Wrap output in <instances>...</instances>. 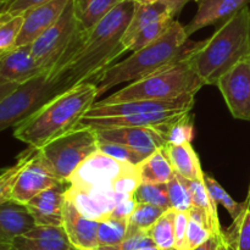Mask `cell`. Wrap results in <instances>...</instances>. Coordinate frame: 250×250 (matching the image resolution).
I'll list each match as a JSON object with an SVG mask.
<instances>
[{"label": "cell", "instance_id": "1", "mask_svg": "<svg viewBox=\"0 0 250 250\" xmlns=\"http://www.w3.org/2000/svg\"><path fill=\"white\" fill-rule=\"evenodd\" d=\"M136 0H122L97 24L87 29L72 58L51 77L63 89L80 83L93 82L95 77L111 66L125 53V32L136 9Z\"/></svg>", "mask_w": 250, "mask_h": 250}, {"label": "cell", "instance_id": "2", "mask_svg": "<svg viewBox=\"0 0 250 250\" xmlns=\"http://www.w3.org/2000/svg\"><path fill=\"white\" fill-rule=\"evenodd\" d=\"M185 26L176 20L166 33L153 43L133 51L131 56L121 62L111 65L93 80L98 97L126 82H136L154 75L183 59L192 55L204 44L190 42Z\"/></svg>", "mask_w": 250, "mask_h": 250}, {"label": "cell", "instance_id": "3", "mask_svg": "<svg viewBox=\"0 0 250 250\" xmlns=\"http://www.w3.org/2000/svg\"><path fill=\"white\" fill-rule=\"evenodd\" d=\"M98 98L94 83L84 82L68 88L39 107L15 127L14 137L32 148H42L72 131Z\"/></svg>", "mask_w": 250, "mask_h": 250}, {"label": "cell", "instance_id": "4", "mask_svg": "<svg viewBox=\"0 0 250 250\" xmlns=\"http://www.w3.org/2000/svg\"><path fill=\"white\" fill-rule=\"evenodd\" d=\"M249 56L250 7L246 6L204 41L192 54V62L204 84L216 85L227 71Z\"/></svg>", "mask_w": 250, "mask_h": 250}, {"label": "cell", "instance_id": "5", "mask_svg": "<svg viewBox=\"0 0 250 250\" xmlns=\"http://www.w3.org/2000/svg\"><path fill=\"white\" fill-rule=\"evenodd\" d=\"M204 85L195 71L192 55L143 80L131 82L97 104H117L134 100H170L194 97Z\"/></svg>", "mask_w": 250, "mask_h": 250}, {"label": "cell", "instance_id": "6", "mask_svg": "<svg viewBox=\"0 0 250 250\" xmlns=\"http://www.w3.org/2000/svg\"><path fill=\"white\" fill-rule=\"evenodd\" d=\"M84 33L76 16L73 0H70L58 21L31 44L34 59L44 73L58 72L76 53Z\"/></svg>", "mask_w": 250, "mask_h": 250}, {"label": "cell", "instance_id": "7", "mask_svg": "<svg viewBox=\"0 0 250 250\" xmlns=\"http://www.w3.org/2000/svg\"><path fill=\"white\" fill-rule=\"evenodd\" d=\"M61 182H67L76 168L92 154L99 150L97 131L77 126L38 149Z\"/></svg>", "mask_w": 250, "mask_h": 250}, {"label": "cell", "instance_id": "8", "mask_svg": "<svg viewBox=\"0 0 250 250\" xmlns=\"http://www.w3.org/2000/svg\"><path fill=\"white\" fill-rule=\"evenodd\" d=\"M62 92V84L46 73L20 84L0 102V132L16 127Z\"/></svg>", "mask_w": 250, "mask_h": 250}, {"label": "cell", "instance_id": "9", "mask_svg": "<svg viewBox=\"0 0 250 250\" xmlns=\"http://www.w3.org/2000/svg\"><path fill=\"white\" fill-rule=\"evenodd\" d=\"M137 166L122 163L98 150L85 159L68 178V186L78 189H103L115 183Z\"/></svg>", "mask_w": 250, "mask_h": 250}, {"label": "cell", "instance_id": "10", "mask_svg": "<svg viewBox=\"0 0 250 250\" xmlns=\"http://www.w3.org/2000/svg\"><path fill=\"white\" fill-rule=\"evenodd\" d=\"M216 85L232 116L250 121V56L227 71Z\"/></svg>", "mask_w": 250, "mask_h": 250}, {"label": "cell", "instance_id": "11", "mask_svg": "<svg viewBox=\"0 0 250 250\" xmlns=\"http://www.w3.org/2000/svg\"><path fill=\"white\" fill-rule=\"evenodd\" d=\"M193 106H194V97H181L170 100H134V102L105 105L94 103L84 116L111 117L170 111H192Z\"/></svg>", "mask_w": 250, "mask_h": 250}, {"label": "cell", "instance_id": "12", "mask_svg": "<svg viewBox=\"0 0 250 250\" xmlns=\"http://www.w3.org/2000/svg\"><path fill=\"white\" fill-rule=\"evenodd\" d=\"M59 182L61 181L56 177L37 149L36 154L20 172L12 189L11 199L21 204H27L32 198Z\"/></svg>", "mask_w": 250, "mask_h": 250}, {"label": "cell", "instance_id": "13", "mask_svg": "<svg viewBox=\"0 0 250 250\" xmlns=\"http://www.w3.org/2000/svg\"><path fill=\"white\" fill-rule=\"evenodd\" d=\"M66 197L72 200L76 208L85 217L102 221L111 215L112 210L120 202L131 195L120 194L114 187L103 189H78L68 186Z\"/></svg>", "mask_w": 250, "mask_h": 250}, {"label": "cell", "instance_id": "14", "mask_svg": "<svg viewBox=\"0 0 250 250\" xmlns=\"http://www.w3.org/2000/svg\"><path fill=\"white\" fill-rule=\"evenodd\" d=\"M97 133L100 141L122 144L144 158L166 146L163 133L150 127H117L97 131Z\"/></svg>", "mask_w": 250, "mask_h": 250}, {"label": "cell", "instance_id": "15", "mask_svg": "<svg viewBox=\"0 0 250 250\" xmlns=\"http://www.w3.org/2000/svg\"><path fill=\"white\" fill-rule=\"evenodd\" d=\"M43 73L44 71L34 59L31 44L15 46L0 55V83L20 85Z\"/></svg>", "mask_w": 250, "mask_h": 250}, {"label": "cell", "instance_id": "16", "mask_svg": "<svg viewBox=\"0 0 250 250\" xmlns=\"http://www.w3.org/2000/svg\"><path fill=\"white\" fill-rule=\"evenodd\" d=\"M70 0H50L23 12V23L17 38L16 46L32 44L49 27L53 26Z\"/></svg>", "mask_w": 250, "mask_h": 250}, {"label": "cell", "instance_id": "17", "mask_svg": "<svg viewBox=\"0 0 250 250\" xmlns=\"http://www.w3.org/2000/svg\"><path fill=\"white\" fill-rule=\"evenodd\" d=\"M67 182H59L32 198L26 204L36 225L62 226L63 204L66 199Z\"/></svg>", "mask_w": 250, "mask_h": 250}, {"label": "cell", "instance_id": "18", "mask_svg": "<svg viewBox=\"0 0 250 250\" xmlns=\"http://www.w3.org/2000/svg\"><path fill=\"white\" fill-rule=\"evenodd\" d=\"M62 227L75 248L84 250L98 248L99 221L85 217L67 197L63 204Z\"/></svg>", "mask_w": 250, "mask_h": 250}, {"label": "cell", "instance_id": "19", "mask_svg": "<svg viewBox=\"0 0 250 250\" xmlns=\"http://www.w3.org/2000/svg\"><path fill=\"white\" fill-rule=\"evenodd\" d=\"M195 2L198 4L197 14L185 26L188 37L204 27L227 21L239 10L248 6L250 0H195Z\"/></svg>", "mask_w": 250, "mask_h": 250}, {"label": "cell", "instance_id": "20", "mask_svg": "<svg viewBox=\"0 0 250 250\" xmlns=\"http://www.w3.org/2000/svg\"><path fill=\"white\" fill-rule=\"evenodd\" d=\"M36 226L26 204L14 199L0 204V243H14Z\"/></svg>", "mask_w": 250, "mask_h": 250}, {"label": "cell", "instance_id": "21", "mask_svg": "<svg viewBox=\"0 0 250 250\" xmlns=\"http://www.w3.org/2000/svg\"><path fill=\"white\" fill-rule=\"evenodd\" d=\"M166 150L176 173L187 180H204L205 173L192 144H166Z\"/></svg>", "mask_w": 250, "mask_h": 250}, {"label": "cell", "instance_id": "22", "mask_svg": "<svg viewBox=\"0 0 250 250\" xmlns=\"http://www.w3.org/2000/svg\"><path fill=\"white\" fill-rule=\"evenodd\" d=\"M137 171L141 182L158 183V185L167 183L175 175V170L171 165L166 146L146 156L137 166Z\"/></svg>", "mask_w": 250, "mask_h": 250}, {"label": "cell", "instance_id": "23", "mask_svg": "<svg viewBox=\"0 0 250 250\" xmlns=\"http://www.w3.org/2000/svg\"><path fill=\"white\" fill-rule=\"evenodd\" d=\"M23 237L45 250H75L62 226L36 225Z\"/></svg>", "mask_w": 250, "mask_h": 250}, {"label": "cell", "instance_id": "24", "mask_svg": "<svg viewBox=\"0 0 250 250\" xmlns=\"http://www.w3.org/2000/svg\"><path fill=\"white\" fill-rule=\"evenodd\" d=\"M165 16H171V15L170 12H168L167 7H166L163 2L156 1L154 2V4L146 5L137 4L133 12V16H132L131 21H129L128 27H127L126 32H125L124 39H122L125 48H126L127 43H128L139 31L146 28L148 24L153 23L156 20Z\"/></svg>", "mask_w": 250, "mask_h": 250}, {"label": "cell", "instance_id": "25", "mask_svg": "<svg viewBox=\"0 0 250 250\" xmlns=\"http://www.w3.org/2000/svg\"><path fill=\"white\" fill-rule=\"evenodd\" d=\"M122 0H73L76 16L83 29L92 28Z\"/></svg>", "mask_w": 250, "mask_h": 250}, {"label": "cell", "instance_id": "26", "mask_svg": "<svg viewBox=\"0 0 250 250\" xmlns=\"http://www.w3.org/2000/svg\"><path fill=\"white\" fill-rule=\"evenodd\" d=\"M188 186L192 198V205L204 210L211 222L212 232L215 236L222 233V227L220 225L219 214H217V204L210 195L204 180H188Z\"/></svg>", "mask_w": 250, "mask_h": 250}, {"label": "cell", "instance_id": "27", "mask_svg": "<svg viewBox=\"0 0 250 250\" xmlns=\"http://www.w3.org/2000/svg\"><path fill=\"white\" fill-rule=\"evenodd\" d=\"M188 212L189 222L187 229V250H193L215 234L209 216L204 210L192 205Z\"/></svg>", "mask_w": 250, "mask_h": 250}, {"label": "cell", "instance_id": "28", "mask_svg": "<svg viewBox=\"0 0 250 250\" xmlns=\"http://www.w3.org/2000/svg\"><path fill=\"white\" fill-rule=\"evenodd\" d=\"M241 214L231 226L224 229V237L232 250H250V209L244 200Z\"/></svg>", "mask_w": 250, "mask_h": 250}, {"label": "cell", "instance_id": "29", "mask_svg": "<svg viewBox=\"0 0 250 250\" xmlns=\"http://www.w3.org/2000/svg\"><path fill=\"white\" fill-rule=\"evenodd\" d=\"M175 219L176 210L171 208L159 217L148 231L153 243L160 250L175 248Z\"/></svg>", "mask_w": 250, "mask_h": 250}, {"label": "cell", "instance_id": "30", "mask_svg": "<svg viewBox=\"0 0 250 250\" xmlns=\"http://www.w3.org/2000/svg\"><path fill=\"white\" fill-rule=\"evenodd\" d=\"M36 151L37 148L29 146L27 150L22 151V153L20 154V156L17 158L16 163H15L14 165L10 166V167L4 168V170L0 172V204L5 203L6 200L11 199L12 189H14L15 182H16L20 172H21L22 168L26 166V164L31 160L32 156L36 154Z\"/></svg>", "mask_w": 250, "mask_h": 250}, {"label": "cell", "instance_id": "31", "mask_svg": "<svg viewBox=\"0 0 250 250\" xmlns=\"http://www.w3.org/2000/svg\"><path fill=\"white\" fill-rule=\"evenodd\" d=\"M165 211L166 210L161 209V208L154 207V205L146 204V203H137L136 209L128 219L127 236L137 233V232L148 233L149 229L153 227V225Z\"/></svg>", "mask_w": 250, "mask_h": 250}, {"label": "cell", "instance_id": "32", "mask_svg": "<svg viewBox=\"0 0 250 250\" xmlns=\"http://www.w3.org/2000/svg\"><path fill=\"white\" fill-rule=\"evenodd\" d=\"M175 21L176 19H173V17L165 16L156 20L153 23L148 24L146 28L139 31L138 33L127 43V51H137L139 50V49L143 48V46L155 42L156 39H159L164 33L167 32V29L172 26V23Z\"/></svg>", "mask_w": 250, "mask_h": 250}, {"label": "cell", "instance_id": "33", "mask_svg": "<svg viewBox=\"0 0 250 250\" xmlns=\"http://www.w3.org/2000/svg\"><path fill=\"white\" fill-rule=\"evenodd\" d=\"M23 23V14L14 15L4 11L0 15V55L16 46Z\"/></svg>", "mask_w": 250, "mask_h": 250}, {"label": "cell", "instance_id": "34", "mask_svg": "<svg viewBox=\"0 0 250 250\" xmlns=\"http://www.w3.org/2000/svg\"><path fill=\"white\" fill-rule=\"evenodd\" d=\"M128 221L126 220L106 217L99 221L98 227V247L114 246L120 243L127 237Z\"/></svg>", "mask_w": 250, "mask_h": 250}, {"label": "cell", "instance_id": "35", "mask_svg": "<svg viewBox=\"0 0 250 250\" xmlns=\"http://www.w3.org/2000/svg\"><path fill=\"white\" fill-rule=\"evenodd\" d=\"M134 197L138 203H146L164 210L171 209L167 183L158 185V183L141 182L134 192Z\"/></svg>", "mask_w": 250, "mask_h": 250}, {"label": "cell", "instance_id": "36", "mask_svg": "<svg viewBox=\"0 0 250 250\" xmlns=\"http://www.w3.org/2000/svg\"><path fill=\"white\" fill-rule=\"evenodd\" d=\"M168 199L171 208L177 211H188L192 207V198H190L189 186L187 178L182 177L175 172L170 181L167 182Z\"/></svg>", "mask_w": 250, "mask_h": 250}, {"label": "cell", "instance_id": "37", "mask_svg": "<svg viewBox=\"0 0 250 250\" xmlns=\"http://www.w3.org/2000/svg\"><path fill=\"white\" fill-rule=\"evenodd\" d=\"M166 144L190 143L194 137V122L190 112H187L166 127L163 132Z\"/></svg>", "mask_w": 250, "mask_h": 250}, {"label": "cell", "instance_id": "38", "mask_svg": "<svg viewBox=\"0 0 250 250\" xmlns=\"http://www.w3.org/2000/svg\"><path fill=\"white\" fill-rule=\"evenodd\" d=\"M204 181H205V185H207L208 190H209L210 195H211L212 199L215 200L217 205H222L227 211L229 212L231 215L232 220L236 219L239 214L242 212L243 210L244 204L243 203H238L224 189L221 185L217 182L215 178L210 177V176L205 175L204 176Z\"/></svg>", "mask_w": 250, "mask_h": 250}, {"label": "cell", "instance_id": "39", "mask_svg": "<svg viewBox=\"0 0 250 250\" xmlns=\"http://www.w3.org/2000/svg\"><path fill=\"white\" fill-rule=\"evenodd\" d=\"M99 139V138H98ZM99 150L103 151L106 155L111 156V158L116 159V160L122 161V163L131 164L133 166H138L142 161L144 160V156L139 155L136 151L131 150L127 146H122V144L114 143V142L107 141H100L99 139Z\"/></svg>", "mask_w": 250, "mask_h": 250}, {"label": "cell", "instance_id": "40", "mask_svg": "<svg viewBox=\"0 0 250 250\" xmlns=\"http://www.w3.org/2000/svg\"><path fill=\"white\" fill-rule=\"evenodd\" d=\"M155 246L146 232H137V233L129 234L120 243L114 246L98 247L95 250H138L144 247Z\"/></svg>", "mask_w": 250, "mask_h": 250}, {"label": "cell", "instance_id": "41", "mask_svg": "<svg viewBox=\"0 0 250 250\" xmlns=\"http://www.w3.org/2000/svg\"><path fill=\"white\" fill-rule=\"evenodd\" d=\"M188 222H189V212L176 210L175 248L177 250H187Z\"/></svg>", "mask_w": 250, "mask_h": 250}, {"label": "cell", "instance_id": "42", "mask_svg": "<svg viewBox=\"0 0 250 250\" xmlns=\"http://www.w3.org/2000/svg\"><path fill=\"white\" fill-rule=\"evenodd\" d=\"M137 203L138 202L136 200V197H134V195L127 197L126 199H124L122 202H120L119 204L116 205V208L112 210L110 217H115V219L126 220V221H128L132 212H133L134 209H136Z\"/></svg>", "mask_w": 250, "mask_h": 250}, {"label": "cell", "instance_id": "43", "mask_svg": "<svg viewBox=\"0 0 250 250\" xmlns=\"http://www.w3.org/2000/svg\"><path fill=\"white\" fill-rule=\"evenodd\" d=\"M48 1H50V0H11V1L7 4L5 11L9 12V14L20 15L26 12L27 10L32 9V7L38 6V5L44 4V2Z\"/></svg>", "mask_w": 250, "mask_h": 250}, {"label": "cell", "instance_id": "44", "mask_svg": "<svg viewBox=\"0 0 250 250\" xmlns=\"http://www.w3.org/2000/svg\"><path fill=\"white\" fill-rule=\"evenodd\" d=\"M159 1L163 2V4L167 7L171 16H172L173 19H176V17L181 14L183 7H185L188 2L192 1V0H159Z\"/></svg>", "mask_w": 250, "mask_h": 250}, {"label": "cell", "instance_id": "45", "mask_svg": "<svg viewBox=\"0 0 250 250\" xmlns=\"http://www.w3.org/2000/svg\"><path fill=\"white\" fill-rule=\"evenodd\" d=\"M12 244L16 247L17 250H45L43 248H39L38 246H36L34 243H32L28 238H26V237H23V236L19 237V238L15 239L14 243Z\"/></svg>", "mask_w": 250, "mask_h": 250}, {"label": "cell", "instance_id": "46", "mask_svg": "<svg viewBox=\"0 0 250 250\" xmlns=\"http://www.w3.org/2000/svg\"><path fill=\"white\" fill-rule=\"evenodd\" d=\"M221 234L210 237L207 242H204V243L200 244L199 247H197V248L193 249V250H217V248H219L220 237H221Z\"/></svg>", "mask_w": 250, "mask_h": 250}, {"label": "cell", "instance_id": "47", "mask_svg": "<svg viewBox=\"0 0 250 250\" xmlns=\"http://www.w3.org/2000/svg\"><path fill=\"white\" fill-rule=\"evenodd\" d=\"M17 87L19 84H15V83H0V102Z\"/></svg>", "mask_w": 250, "mask_h": 250}, {"label": "cell", "instance_id": "48", "mask_svg": "<svg viewBox=\"0 0 250 250\" xmlns=\"http://www.w3.org/2000/svg\"><path fill=\"white\" fill-rule=\"evenodd\" d=\"M217 250H232L231 248H229V244H227L226 239H225L224 231H222L221 237H220V243H219V248H217Z\"/></svg>", "mask_w": 250, "mask_h": 250}, {"label": "cell", "instance_id": "49", "mask_svg": "<svg viewBox=\"0 0 250 250\" xmlns=\"http://www.w3.org/2000/svg\"><path fill=\"white\" fill-rule=\"evenodd\" d=\"M0 250H17L12 243H0Z\"/></svg>", "mask_w": 250, "mask_h": 250}, {"label": "cell", "instance_id": "50", "mask_svg": "<svg viewBox=\"0 0 250 250\" xmlns=\"http://www.w3.org/2000/svg\"><path fill=\"white\" fill-rule=\"evenodd\" d=\"M7 4H9V0H0V15L5 11Z\"/></svg>", "mask_w": 250, "mask_h": 250}, {"label": "cell", "instance_id": "51", "mask_svg": "<svg viewBox=\"0 0 250 250\" xmlns=\"http://www.w3.org/2000/svg\"><path fill=\"white\" fill-rule=\"evenodd\" d=\"M159 1V0H136L137 4L139 5H146V4H154V2Z\"/></svg>", "mask_w": 250, "mask_h": 250}, {"label": "cell", "instance_id": "52", "mask_svg": "<svg viewBox=\"0 0 250 250\" xmlns=\"http://www.w3.org/2000/svg\"><path fill=\"white\" fill-rule=\"evenodd\" d=\"M138 250H160L156 246H150V247H144V248H141Z\"/></svg>", "mask_w": 250, "mask_h": 250}, {"label": "cell", "instance_id": "53", "mask_svg": "<svg viewBox=\"0 0 250 250\" xmlns=\"http://www.w3.org/2000/svg\"><path fill=\"white\" fill-rule=\"evenodd\" d=\"M247 204H248L249 209H250V187H249V192H248V195H247V199H246Z\"/></svg>", "mask_w": 250, "mask_h": 250}, {"label": "cell", "instance_id": "54", "mask_svg": "<svg viewBox=\"0 0 250 250\" xmlns=\"http://www.w3.org/2000/svg\"><path fill=\"white\" fill-rule=\"evenodd\" d=\"M164 250H177L176 248H171V249H164Z\"/></svg>", "mask_w": 250, "mask_h": 250}, {"label": "cell", "instance_id": "55", "mask_svg": "<svg viewBox=\"0 0 250 250\" xmlns=\"http://www.w3.org/2000/svg\"><path fill=\"white\" fill-rule=\"evenodd\" d=\"M75 250H84V249H78V248H75Z\"/></svg>", "mask_w": 250, "mask_h": 250}, {"label": "cell", "instance_id": "56", "mask_svg": "<svg viewBox=\"0 0 250 250\" xmlns=\"http://www.w3.org/2000/svg\"><path fill=\"white\" fill-rule=\"evenodd\" d=\"M9 2H10V0H9Z\"/></svg>", "mask_w": 250, "mask_h": 250}, {"label": "cell", "instance_id": "57", "mask_svg": "<svg viewBox=\"0 0 250 250\" xmlns=\"http://www.w3.org/2000/svg\"><path fill=\"white\" fill-rule=\"evenodd\" d=\"M10 1H11V0H10Z\"/></svg>", "mask_w": 250, "mask_h": 250}]
</instances>
